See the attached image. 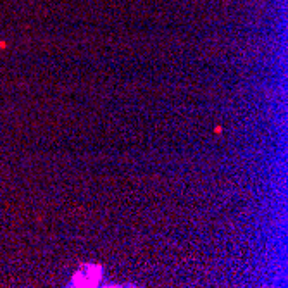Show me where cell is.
Segmentation results:
<instances>
[{"label":"cell","instance_id":"obj_1","mask_svg":"<svg viewBox=\"0 0 288 288\" xmlns=\"http://www.w3.org/2000/svg\"><path fill=\"white\" fill-rule=\"evenodd\" d=\"M102 278V269L99 266H85L73 278V286H95Z\"/></svg>","mask_w":288,"mask_h":288}]
</instances>
